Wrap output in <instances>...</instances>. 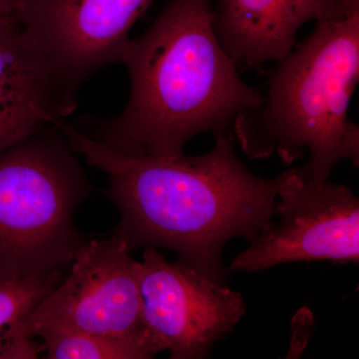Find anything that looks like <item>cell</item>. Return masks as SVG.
Listing matches in <instances>:
<instances>
[{
  "label": "cell",
  "instance_id": "cell-1",
  "mask_svg": "<svg viewBox=\"0 0 359 359\" xmlns=\"http://www.w3.org/2000/svg\"><path fill=\"white\" fill-rule=\"evenodd\" d=\"M59 128L76 154L109 178L104 195L120 214L113 235L131 252L173 250L181 263L226 285V245L238 237L250 242L275 217L283 174H252L236 155L233 135L216 137L205 154L157 158L120 154L66 122Z\"/></svg>",
  "mask_w": 359,
  "mask_h": 359
},
{
  "label": "cell",
  "instance_id": "cell-2",
  "mask_svg": "<svg viewBox=\"0 0 359 359\" xmlns=\"http://www.w3.org/2000/svg\"><path fill=\"white\" fill-rule=\"evenodd\" d=\"M212 0H169L119 62L130 95L122 112L92 122V138L128 156L177 158L191 139L231 135L241 113L263 102L219 44Z\"/></svg>",
  "mask_w": 359,
  "mask_h": 359
},
{
  "label": "cell",
  "instance_id": "cell-3",
  "mask_svg": "<svg viewBox=\"0 0 359 359\" xmlns=\"http://www.w3.org/2000/svg\"><path fill=\"white\" fill-rule=\"evenodd\" d=\"M359 81V13L318 21L295 50L269 72L268 92L233 123L236 140L252 160L276 154L302 179L327 182L344 160L359 163V128L348 108Z\"/></svg>",
  "mask_w": 359,
  "mask_h": 359
},
{
  "label": "cell",
  "instance_id": "cell-4",
  "mask_svg": "<svg viewBox=\"0 0 359 359\" xmlns=\"http://www.w3.org/2000/svg\"><path fill=\"white\" fill-rule=\"evenodd\" d=\"M58 125L0 152V282L61 273L88 241L74 215L92 188Z\"/></svg>",
  "mask_w": 359,
  "mask_h": 359
},
{
  "label": "cell",
  "instance_id": "cell-5",
  "mask_svg": "<svg viewBox=\"0 0 359 359\" xmlns=\"http://www.w3.org/2000/svg\"><path fill=\"white\" fill-rule=\"evenodd\" d=\"M126 243L112 235L78 249L65 278L27 318L6 332L34 337L45 327L159 342L143 320L137 261Z\"/></svg>",
  "mask_w": 359,
  "mask_h": 359
},
{
  "label": "cell",
  "instance_id": "cell-6",
  "mask_svg": "<svg viewBox=\"0 0 359 359\" xmlns=\"http://www.w3.org/2000/svg\"><path fill=\"white\" fill-rule=\"evenodd\" d=\"M273 221L231 262L230 271L255 273L294 262L358 263L359 201L351 189L283 172Z\"/></svg>",
  "mask_w": 359,
  "mask_h": 359
},
{
  "label": "cell",
  "instance_id": "cell-7",
  "mask_svg": "<svg viewBox=\"0 0 359 359\" xmlns=\"http://www.w3.org/2000/svg\"><path fill=\"white\" fill-rule=\"evenodd\" d=\"M143 320L172 359L208 358L245 313L242 295L146 247L137 262Z\"/></svg>",
  "mask_w": 359,
  "mask_h": 359
},
{
  "label": "cell",
  "instance_id": "cell-8",
  "mask_svg": "<svg viewBox=\"0 0 359 359\" xmlns=\"http://www.w3.org/2000/svg\"><path fill=\"white\" fill-rule=\"evenodd\" d=\"M153 0H32L18 15L26 39L66 88L119 62L130 32Z\"/></svg>",
  "mask_w": 359,
  "mask_h": 359
},
{
  "label": "cell",
  "instance_id": "cell-9",
  "mask_svg": "<svg viewBox=\"0 0 359 359\" xmlns=\"http://www.w3.org/2000/svg\"><path fill=\"white\" fill-rule=\"evenodd\" d=\"M76 109V93L26 39L18 18L0 14V152Z\"/></svg>",
  "mask_w": 359,
  "mask_h": 359
},
{
  "label": "cell",
  "instance_id": "cell-10",
  "mask_svg": "<svg viewBox=\"0 0 359 359\" xmlns=\"http://www.w3.org/2000/svg\"><path fill=\"white\" fill-rule=\"evenodd\" d=\"M212 11L226 55L236 66L257 69L287 57L304 23L351 18L344 0H218Z\"/></svg>",
  "mask_w": 359,
  "mask_h": 359
},
{
  "label": "cell",
  "instance_id": "cell-11",
  "mask_svg": "<svg viewBox=\"0 0 359 359\" xmlns=\"http://www.w3.org/2000/svg\"><path fill=\"white\" fill-rule=\"evenodd\" d=\"M43 339L45 358L50 359H147L161 353L146 340L78 332L63 327H45L34 337Z\"/></svg>",
  "mask_w": 359,
  "mask_h": 359
},
{
  "label": "cell",
  "instance_id": "cell-12",
  "mask_svg": "<svg viewBox=\"0 0 359 359\" xmlns=\"http://www.w3.org/2000/svg\"><path fill=\"white\" fill-rule=\"evenodd\" d=\"M63 278V273L0 282V335L9 325L25 320Z\"/></svg>",
  "mask_w": 359,
  "mask_h": 359
},
{
  "label": "cell",
  "instance_id": "cell-13",
  "mask_svg": "<svg viewBox=\"0 0 359 359\" xmlns=\"http://www.w3.org/2000/svg\"><path fill=\"white\" fill-rule=\"evenodd\" d=\"M42 353L34 337L8 332L0 335V359H37Z\"/></svg>",
  "mask_w": 359,
  "mask_h": 359
},
{
  "label": "cell",
  "instance_id": "cell-14",
  "mask_svg": "<svg viewBox=\"0 0 359 359\" xmlns=\"http://www.w3.org/2000/svg\"><path fill=\"white\" fill-rule=\"evenodd\" d=\"M32 0H0V14L18 18L22 9Z\"/></svg>",
  "mask_w": 359,
  "mask_h": 359
},
{
  "label": "cell",
  "instance_id": "cell-15",
  "mask_svg": "<svg viewBox=\"0 0 359 359\" xmlns=\"http://www.w3.org/2000/svg\"><path fill=\"white\" fill-rule=\"evenodd\" d=\"M344 6L348 16L359 13V0H344Z\"/></svg>",
  "mask_w": 359,
  "mask_h": 359
}]
</instances>
